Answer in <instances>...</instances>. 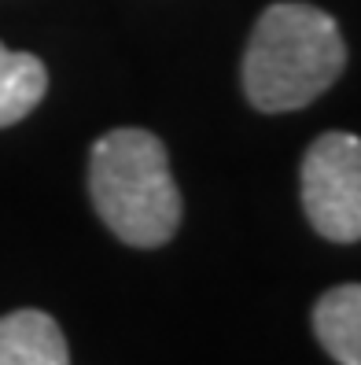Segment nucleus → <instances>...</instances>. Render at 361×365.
Returning <instances> with one entry per match:
<instances>
[{
  "label": "nucleus",
  "instance_id": "nucleus-1",
  "mask_svg": "<svg viewBox=\"0 0 361 365\" xmlns=\"http://www.w3.org/2000/svg\"><path fill=\"white\" fill-rule=\"evenodd\" d=\"M347 67L339 23L299 0L269 4L251 30L244 52V93L266 115L299 111L328 93Z\"/></svg>",
  "mask_w": 361,
  "mask_h": 365
},
{
  "label": "nucleus",
  "instance_id": "nucleus-2",
  "mask_svg": "<svg viewBox=\"0 0 361 365\" xmlns=\"http://www.w3.org/2000/svg\"><path fill=\"white\" fill-rule=\"evenodd\" d=\"M93 207L122 244L162 247L181 225V192L166 144L137 125L103 133L89 155Z\"/></svg>",
  "mask_w": 361,
  "mask_h": 365
},
{
  "label": "nucleus",
  "instance_id": "nucleus-3",
  "mask_svg": "<svg viewBox=\"0 0 361 365\" xmlns=\"http://www.w3.org/2000/svg\"><path fill=\"white\" fill-rule=\"evenodd\" d=\"M303 210L332 244L361 240V137L325 133L303 155Z\"/></svg>",
  "mask_w": 361,
  "mask_h": 365
},
{
  "label": "nucleus",
  "instance_id": "nucleus-4",
  "mask_svg": "<svg viewBox=\"0 0 361 365\" xmlns=\"http://www.w3.org/2000/svg\"><path fill=\"white\" fill-rule=\"evenodd\" d=\"M0 365H70L67 336L45 310H11L0 317Z\"/></svg>",
  "mask_w": 361,
  "mask_h": 365
},
{
  "label": "nucleus",
  "instance_id": "nucleus-5",
  "mask_svg": "<svg viewBox=\"0 0 361 365\" xmlns=\"http://www.w3.org/2000/svg\"><path fill=\"white\" fill-rule=\"evenodd\" d=\"M317 343L339 365H361V284H339L313 307Z\"/></svg>",
  "mask_w": 361,
  "mask_h": 365
},
{
  "label": "nucleus",
  "instance_id": "nucleus-6",
  "mask_svg": "<svg viewBox=\"0 0 361 365\" xmlns=\"http://www.w3.org/2000/svg\"><path fill=\"white\" fill-rule=\"evenodd\" d=\"M48 93L45 63L30 52H11L0 45V130L23 122Z\"/></svg>",
  "mask_w": 361,
  "mask_h": 365
}]
</instances>
